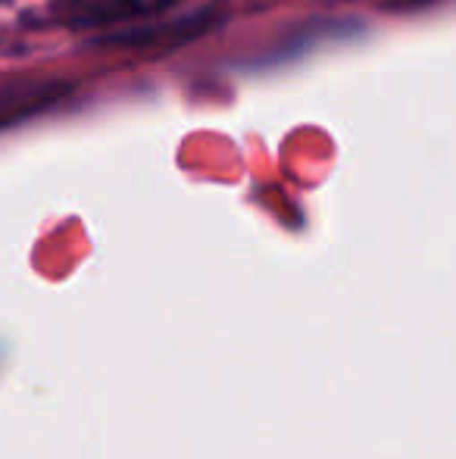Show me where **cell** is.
Wrapping results in <instances>:
<instances>
[{
    "instance_id": "6da1fadb",
    "label": "cell",
    "mask_w": 456,
    "mask_h": 459,
    "mask_svg": "<svg viewBox=\"0 0 456 459\" xmlns=\"http://www.w3.org/2000/svg\"><path fill=\"white\" fill-rule=\"evenodd\" d=\"M176 0H56L54 13L66 25H107L119 19L151 16Z\"/></svg>"
}]
</instances>
